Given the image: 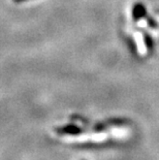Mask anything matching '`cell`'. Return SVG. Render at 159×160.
<instances>
[{
	"label": "cell",
	"mask_w": 159,
	"mask_h": 160,
	"mask_svg": "<svg viewBox=\"0 0 159 160\" xmlns=\"http://www.w3.org/2000/svg\"><path fill=\"white\" fill-rule=\"evenodd\" d=\"M56 131L58 132V133L64 134V135H79L82 133L84 130L76 124H68V125L63 126V127L57 128Z\"/></svg>",
	"instance_id": "obj_1"
},
{
	"label": "cell",
	"mask_w": 159,
	"mask_h": 160,
	"mask_svg": "<svg viewBox=\"0 0 159 160\" xmlns=\"http://www.w3.org/2000/svg\"><path fill=\"white\" fill-rule=\"evenodd\" d=\"M132 13H133V18L138 20V19L143 18V17L146 15V8H145V6L143 4L138 3V4L134 5Z\"/></svg>",
	"instance_id": "obj_2"
},
{
	"label": "cell",
	"mask_w": 159,
	"mask_h": 160,
	"mask_svg": "<svg viewBox=\"0 0 159 160\" xmlns=\"http://www.w3.org/2000/svg\"><path fill=\"white\" fill-rule=\"evenodd\" d=\"M16 2H21V1H25V0H15Z\"/></svg>",
	"instance_id": "obj_3"
}]
</instances>
